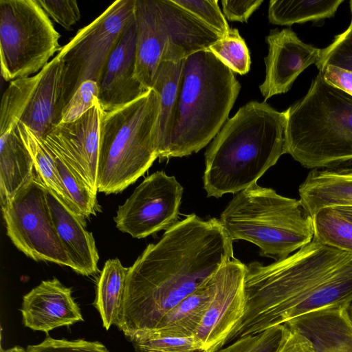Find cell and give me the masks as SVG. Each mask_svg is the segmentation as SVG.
<instances>
[{
    "label": "cell",
    "instance_id": "cell-1",
    "mask_svg": "<svg viewBox=\"0 0 352 352\" xmlns=\"http://www.w3.org/2000/svg\"><path fill=\"white\" fill-rule=\"evenodd\" d=\"M233 241L219 219L188 215L150 243L129 267L116 325L129 338L153 330L188 296L234 258Z\"/></svg>",
    "mask_w": 352,
    "mask_h": 352
},
{
    "label": "cell",
    "instance_id": "cell-2",
    "mask_svg": "<svg viewBox=\"0 0 352 352\" xmlns=\"http://www.w3.org/2000/svg\"><path fill=\"white\" fill-rule=\"evenodd\" d=\"M244 316L227 344L305 314L352 303V254L312 241L287 257L246 265Z\"/></svg>",
    "mask_w": 352,
    "mask_h": 352
},
{
    "label": "cell",
    "instance_id": "cell-3",
    "mask_svg": "<svg viewBox=\"0 0 352 352\" xmlns=\"http://www.w3.org/2000/svg\"><path fill=\"white\" fill-rule=\"evenodd\" d=\"M286 111L250 101L227 120L205 153L208 197L238 193L257 180L285 153Z\"/></svg>",
    "mask_w": 352,
    "mask_h": 352
},
{
    "label": "cell",
    "instance_id": "cell-4",
    "mask_svg": "<svg viewBox=\"0 0 352 352\" xmlns=\"http://www.w3.org/2000/svg\"><path fill=\"white\" fill-rule=\"evenodd\" d=\"M286 111L285 153L310 169L352 166V96L319 71Z\"/></svg>",
    "mask_w": 352,
    "mask_h": 352
},
{
    "label": "cell",
    "instance_id": "cell-5",
    "mask_svg": "<svg viewBox=\"0 0 352 352\" xmlns=\"http://www.w3.org/2000/svg\"><path fill=\"white\" fill-rule=\"evenodd\" d=\"M240 89L234 72L208 50L186 57L164 159L187 156L205 147L227 121Z\"/></svg>",
    "mask_w": 352,
    "mask_h": 352
},
{
    "label": "cell",
    "instance_id": "cell-6",
    "mask_svg": "<svg viewBox=\"0 0 352 352\" xmlns=\"http://www.w3.org/2000/svg\"><path fill=\"white\" fill-rule=\"evenodd\" d=\"M160 110L159 96L151 89L118 109L102 111L98 192L109 195L123 191L158 157Z\"/></svg>",
    "mask_w": 352,
    "mask_h": 352
},
{
    "label": "cell",
    "instance_id": "cell-7",
    "mask_svg": "<svg viewBox=\"0 0 352 352\" xmlns=\"http://www.w3.org/2000/svg\"><path fill=\"white\" fill-rule=\"evenodd\" d=\"M229 236L257 245L260 254L283 259L314 238L312 217L299 200L256 184L238 192L221 214Z\"/></svg>",
    "mask_w": 352,
    "mask_h": 352
},
{
    "label": "cell",
    "instance_id": "cell-8",
    "mask_svg": "<svg viewBox=\"0 0 352 352\" xmlns=\"http://www.w3.org/2000/svg\"><path fill=\"white\" fill-rule=\"evenodd\" d=\"M36 0H0L1 74L6 80L39 72L61 47Z\"/></svg>",
    "mask_w": 352,
    "mask_h": 352
},
{
    "label": "cell",
    "instance_id": "cell-9",
    "mask_svg": "<svg viewBox=\"0 0 352 352\" xmlns=\"http://www.w3.org/2000/svg\"><path fill=\"white\" fill-rule=\"evenodd\" d=\"M135 0L114 1L61 47L57 55L64 63L65 106L82 82L99 83L111 54L135 19Z\"/></svg>",
    "mask_w": 352,
    "mask_h": 352
},
{
    "label": "cell",
    "instance_id": "cell-10",
    "mask_svg": "<svg viewBox=\"0 0 352 352\" xmlns=\"http://www.w3.org/2000/svg\"><path fill=\"white\" fill-rule=\"evenodd\" d=\"M7 234L27 256L72 268L57 234L47 199V188L36 173L1 206Z\"/></svg>",
    "mask_w": 352,
    "mask_h": 352
},
{
    "label": "cell",
    "instance_id": "cell-11",
    "mask_svg": "<svg viewBox=\"0 0 352 352\" xmlns=\"http://www.w3.org/2000/svg\"><path fill=\"white\" fill-rule=\"evenodd\" d=\"M183 191L174 176L164 171L151 174L119 206L116 228L137 239L168 229L177 222Z\"/></svg>",
    "mask_w": 352,
    "mask_h": 352
},
{
    "label": "cell",
    "instance_id": "cell-12",
    "mask_svg": "<svg viewBox=\"0 0 352 352\" xmlns=\"http://www.w3.org/2000/svg\"><path fill=\"white\" fill-rule=\"evenodd\" d=\"M246 265L234 257L212 276V295L194 338L199 352H216L243 318L246 306Z\"/></svg>",
    "mask_w": 352,
    "mask_h": 352
},
{
    "label": "cell",
    "instance_id": "cell-13",
    "mask_svg": "<svg viewBox=\"0 0 352 352\" xmlns=\"http://www.w3.org/2000/svg\"><path fill=\"white\" fill-rule=\"evenodd\" d=\"M101 114L98 103L77 120L59 123L43 139L55 155L78 172L95 194Z\"/></svg>",
    "mask_w": 352,
    "mask_h": 352
},
{
    "label": "cell",
    "instance_id": "cell-14",
    "mask_svg": "<svg viewBox=\"0 0 352 352\" xmlns=\"http://www.w3.org/2000/svg\"><path fill=\"white\" fill-rule=\"evenodd\" d=\"M266 41L268 54L265 58V76L259 86L265 100L287 93L306 68L317 63L321 51L304 43L290 28L272 30Z\"/></svg>",
    "mask_w": 352,
    "mask_h": 352
},
{
    "label": "cell",
    "instance_id": "cell-15",
    "mask_svg": "<svg viewBox=\"0 0 352 352\" xmlns=\"http://www.w3.org/2000/svg\"><path fill=\"white\" fill-rule=\"evenodd\" d=\"M135 40L134 19L111 54L98 83L102 111L118 109L149 91L135 78Z\"/></svg>",
    "mask_w": 352,
    "mask_h": 352
},
{
    "label": "cell",
    "instance_id": "cell-16",
    "mask_svg": "<svg viewBox=\"0 0 352 352\" xmlns=\"http://www.w3.org/2000/svg\"><path fill=\"white\" fill-rule=\"evenodd\" d=\"M25 327L47 333L55 328L83 321L72 289L56 278L42 281L23 298L21 309Z\"/></svg>",
    "mask_w": 352,
    "mask_h": 352
},
{
    "label": "cell",
    "instance_id": "cell-17",
    "mask_svg": "<svg viewBox=\"0 0 352 352\" xmlns=\"http://www.w3.org/2000/svg\"><path fill=\"white\" fill-rule=\"evenodd\" d=\"M156 2L167 36L162 60H184L192 54L208 50L223 37L173 0Z\"/></svg>",
    "mask_w": 352,
    "mask_h": 352
},
{
    "label": "cell",
    "instance_id": "cell-18",
    "mask_svg": "<svg viewBox=\"0 0 352 352\" xmlns=\"http://www.w3.org/2000/svg\"><path fill=\"white\" fill-rule=\"evenodd\" d=\"M134 16L135 78L150 90L167 44L166 32L156 0H135Z\"/></svg>",
    "mask_w": 352,
    "mask_h": 352
},
{
    "label": "cell",
    "instance_id": "cell-19",
    "mask_svg": "<svg viewBox=\"0 0 352 352\" xmlns=\"http://www.w3.org/2000/svg\"><path fill=\"white\" fill-rule=\"evenodd\" d=\"M63 60L56 55L43 68L19 122L43 139L60 123L64 102Z\"/></svg>",
    "mask_w": 352,
    "mask_h": 352
},
{
    "label": "cell",
    "instance_id": "cell-20",
    "mask_svg": "<svg viewBox=\"0 0 352 352\" xmlns=\"http://www.w3.org/2000/svg\"><path fill=\"white\" fill-rule=\"evenodd\" d=\"M347 307L320 309L283 325L309 339L316 352H352V320Z\"/></svg>",
    "mask_w": 352,
    "mask_h": 352
},
{
    "label": "cell",
    "instance_id": "cell-21",
    "mask_svg": "<svg viewBox=\"0 0 352 352\" xmlns=\"http://www.w3.org/2000/svg\"><path fill=\"white\" fill-rule=\"evenodd\" d=\"M47 199L60 241L71 261L72 269L83 276L98 272L99 256L93 234L85 219L63 205L47 188Z\"/></svg>",
    "mask_w": 352,
    "mask_h": 352
},
{
    "label": "cell",
    "instance_id": "cell-22",
    "mask_svg": "<svg viewBox=\"0 0 352 352\" xmlns=\"http://www.w3.org/2000/svg\"><path fill=\"white\" fill-rule=\"evenodd\" d=\"M298 192L305 212L311 217L323 208L352 207V168L313 169Z\"/></svg>",
    "mask_w": 352,
    "mask_h": 352
},
{
    "label": "cell",
    "instance_id": "cell-23",
    "mask_svg": "<svg viewBox=\"0 0 352 352\" xmlns=\"http://www.w3.org/2000/svg\"><path fill=\"white\" fill-rule=\"evenodd\" d=\"M17 126L0 130L1 206L10 201L36 173Z\"/></svg>",
    "mask_w": 352,
    "mask_h": 352
},
{
    "label": "cell",
    "instance_id": "cell-24",
    "mask_svg": "<svg viewBox=\"0 0 352 352\" xmlns=\"http://www.w3.org/2000/svg\"><path fill=\"white\" fill-rule=\"evenodd\" d=\"M184 60H162L152 84L151 89L160 98L157 137L160 159H164L173 130Z\"/></svg>",
    "mask_w": 352,
    "mask_h": 352
},
{
    "label": "cell",
    "instance_id": "cell-25",
    "mask_svg": "<svg viewBox=\"0 0 352 352\" xmlns=\"http://www.w3.org/2000/svg\"><path fill=\"white\" fill-rule=\"evenodd\" d=\"M212 277L171 309L155 329L149 331L173 337L194 336L212 295Z\"/></svg>",
    "mask_w": 352,
    "mask_h": 352
},
{
    "label": "cell",
    "instance_id": "cell-26",
    "mask_svg": "<svg viewBox=\"0 0 352 352\" xmlns=\"http://www.w3.org/2000/svg\"><path fill=\"white\" fill-rule=\"evenodd\" d=\"M128 272L118 258L109 259L98 279L94 306L107 330L116 324L122 310Z\"/></svg>",
    "mask_w": 352,
    "mask_h": 352
},
{
    "label": "cell",
    "instance_id": "cell-27",
    "mask_svg": "<svg viewBox=\"0 0 352 352\" xmlns=\"http://www.w3.org/2000/svg\"><path fill=\"white\" fill-rule=\"evenodd\" d=\"M18 129L34 160L35 170L45 187L67 208L85 219L70 199L58 172L52 151L43 140L21 122Z\"/></svg>",
    "mask_w": 352,
    "mask_h": 352
},
{
    "label": "cell",
    "instance_id": "cell-28",
    "mask_svg": "<svg viewBox=\"0 0 352 352\" xmlns=\"http://www.w3.org/2000/svg\"><path fill=\"white\" fill-rule=\"evenodd\" d=\"M344 0H271L268 8L270 23L292 25L319 21L333 17Z\"/></svg>",
    "mask_w": 352,
    "mask_h": 352
},
{
    "label": "cell",
    "instance_id": "cell-29",
    "mask_svg": "<svg viewBox=\"0 0 352 352\" xmlns=\"http://www.w3.org/2000/svg\"><path fill=\"white\" fill-rule=\"evenodd\" d=\"M314 239L320 243L352 254V221L334 208H327L312 217Z\"/></svg>",
    "mask_w": 352,
    "mask_h": 352
},
{
    "label": "cell",
    "instance_id": "cell-30",
    "mask_svg": "<svg viewBox=\"0 0 352 352\" xmlns=\"http://www.w3.org/2000/svg\"><path fill=\"white\" fill-rule=\"evenodd\" d=\"M53 154L62 182L75 206L84 218L96 215L99 211L96 194L67 162Z\"/></svg>",
    "mask_w": 352,
    "mask_h": 352
},
{
    "label": "cell",
    "instance_id": "cell-31",
    "mask_svg": "<svg viewBox=\"0 0 352 352\" xmlns=\"http://www.w3.org/2000/svg\"><path fill=\"white\" fill-rule=\"evenodd\" d=\"M208 50L234 73L243 75L250 69L251 58L249 50L237 29L230 28L226 36L212 44Z\"/></svg>",
    "mask_w": 352,
    "mask_h": 352
},
{
    "label": "cell",
    "instance_id": "cell-32",
    "mask_svg": "<svg viewBox=\"0 0 352 352\" xmlns=\"http://www.w3.org/2000/svg\"><path fill=\"white\" fill-rule=\"evenodd\" d=\"M138 352H195L199 346L194 336L173 337L144 331L128 338Z\"/></svg>",
    "mask_w": 352,
    "mask_h": 352
},
{
    "label": "cell",
    "instance_id": "cell-33",
    "mask_svg": "<svg viewBox=\"0 0 352 352\" xmlns=\"http://www.w3.org/2000/svg\"><path fill=\"white\" fill-rule=\"evenodd\" d=\"M285 331V325L241 337L216 352H277Z\"/></svg>",
    "mask_w": 352,
    "mask_h": 352
},
{
    "label": "cell",
    "instance_id": "cell-34",
    "mask_svg": "<svg viewBox=\"0 0 352 352\" xmlns=\"http://www.w3.org/2000/svg\"><path fill=\"white\" fill-rule=\"evenodd\" d=\"M327 65L352 72V16L346 30L336 35L328 46L321 49L316 66L319 71Z\"/></svg>",
    "mask_w": 352,
    "mask_h": 352
},
{
    "label": "cell",
    "instance_id": "cell-35",
    "mask_svg": "<svg viewBox=\"0 0 352 352\" xmlns=\"http://www.w3.org/2000/svg\"><path fill=\"white\" fill-rule=\"evenodd\" d=\"M99 85L93 80L82 82L63 109L60 123L72 122L98 104Z\"/></svg>",
    "mask_w": 352,
    "mask_h": 352
},
{
    "label": "cell",
    "instance_id": "cell-36",
    "mask_svg": "<svg viewBox=\"0 0 352 352\" xmlns=\"http://www.w3.org/2000/svg\"><path fill=\"white\" fill-rule=\"evenodd\" d=\"M222 36L230 31V26L217 0H173Z\"/></svg>",
    "mask_w": 352,
    "mask_h": 352
},
{
    "label": "cell",
    "instance_id": "cell-37",
    "mask_svg": "<svg viewBox=\"0 0 352 352\" xmlns=\"http://www.w3.org/2000/svg\"><path fill=\"white\" fill-rule=\"evenodd\" d=\"M28 352H109L102 343L85 340H58L47 337L38 344L29 345Z\"/></svg>",
    "mask_w": 352,
    "mask_h": 352
},
{
    "label": "cell",
    "instance_id": "cell-38",
    "mask_svg": "<svg viewBox=\"0 0 352 352\" xmlns=\"http://www.w3.org/2000/svg\"><path fill=\"white\" fill-rule=\"evenodd\" d=\"M49 18L65 29L69 30L80 18V12L76 1L36 0Z\"/></svg>",
    "mask_w": 352,
    "mask_h": 352
},
{
    "label": "cell",
    "instance_id": "cell-39",
    "mask_svg": "<svg viewBox=\"0 0 352 352\" xmlns=\"http://www.w3.org/2000/svg\"><path fill=\"white\" fill-rule=\"evenodd\" d=\"M263 0H222L223 12L230 21L247 22Z\"/></svg>",
    "mask_w": 352,
    "mask_h": 352
},
{
    "label": "cell",
    "instance_id": "cell-40",
    "mask_svg": "<svg viewBox=\"0 0 352 352\" xmlns=\"http://www.w3.org/2000/svg\"><path fill=\"white\" fill-rule=\"evenodd\" d=\"M277 352H316L311 341L301 333L285 327Z\"/></svg>",
    "mask_w": 352,
    "mask_h": 352
},
{
    "label": "cell",
    "instance_id": "cell-41",
    "mask_svg": "<svg viewBox=\"0 0 352 352\" xmlns=\"http://www.w3.org/2000/svg\"><path fill=\"white\" fill-rule=\"evenodd\" d=\"M319 71L328 82L352 96V72L333 65H327Z\"/></svg>",
    "mask_w": 352,
    "mask_h": 352
},
{
    "label": "cell",
    "instance_id": "cell-42",
    "mask_svg": "<svg viewBox=\"0 0 352 352\" xmlns=\"http://www.w3.org/2000/svg\"><path fill=\"white\" fill-rule=\"evenodd\" d=\"M334 209L340 214L352 221V207H339Z\"/></svg>",
    "mask_w": 352,
    "mask_h": 352
},
{
    "label": "cell",
    "instance_id": "cell-43",
    "mask_svg": "<svg viewBox=\"0 0 352 352\" xmlns=\"http://www.w3.org/2000/svg\"><path fill=\"white\" fill-rule=\"evenodd\" d=\"M1 352H28L27 350L24 349L23 348L15 346L12 348L8 349H1Z\"/></svg>",
    "mask_w": 352,
    "mask_h": 352
},
{
    "label": "cell",
    "instance_id": "cell-44",
    "mask_svg": "<svg viewBox=\"0 0 352 352\" xmlns=\"http://www.w3.org/2000/svg\"><path fill=\"white\" fill-rule=\"evenodd\" d=\"M347 310H348L349 314L352 320V303L348 306Z\"/></svg>",
    "mask_w": 352,
    "mask_h": 352
}]
</instances>
